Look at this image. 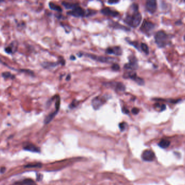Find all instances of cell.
<instances>
[{
	"label": "cell",
	"instance_id": "5",
	"mask_svg": "<svg viewBox=\"0 0 185 185\" xmlns=\"http://www.w3.org/2000/svg\"><path fill=\"white\" fill-rule=\"evenodd\" d=\"M155 28V25L152 22L144 20L141 26L140 27V31L146 35H149L153 31Z\"/></svg>",
	"mask_w": 185,
	"mask_h": 185
},
{
	"label": "cell",
	"instance_id": "29",
	"mask_svg": "<svg viewBox=\"0 0 185 185\" xmlns=\"http://www.w3.org/2000/svg\"><path fill=\"white\" fill-rule=\"evenodd\" d=\"M122 111L125 114H128L129 113L128 109L127 108H123V109H122Z\"/></svg>",
	"mask_w": 185,
	"mask_h": 185
},
{
	"label": "cell",
	"instance_id": "18",
	"mask_svg": "<svg viewBox=\"0 0 185 185\" xmlns=\"http://www.w3.org/2000/svg\"><path fill=\"white\" fill-rule=\"evenodd\" d=\"M49 7H50V9L51 10H55V11H56L58 12H61L62 11L61 7L60 6L56 4L55 3H54L53 2H50L49 3Z\"/></svg>",
	"mask_w": 185,
	"mask_h": 185
},
{
	"label": "cell",
	"instance_id": "22",
	"mask_svg": "<svg viewBox=\"0 0 185 185\" xmlns=\"http://www.w3.org/2000/svg\"><path fill=\"white\" fill-rule=\"evenodd\" d=\"M2 77L4 78H10V79H14L15 78V76L11 74L10 72H4L2 74Z\"/></svg>",
	"mask_w": 185,
	"mask_h": 185
},
{
	"label": "cell",
	"instance_id": "3",
	"mask_svg": "<svg viewBox=\"0 0 185 185\" xmlns=\"http://www.w3.org/2000/svg\"><path fill=\"white\" fill-rule=\"evenodd\" d=\"M67 14L75 17H87V12L81 8L79 5L67 12Z\"/></svg>",
	"mask_w": 185,
	"mask_h": 185
},
{
	"label": "cell",
	"instance_id": "20",
	"mask_svg": "<svg viewBox=\"0 0 185 185\" xmlns=\"http://www.w3.org/2000/svg\"><path fill=\"white\" fill-rule=\"evenodd\" d=\"M170 143L171 142L168 140L164 139V140H161L160 142L159 143V146H160L161 148H166L169 146Z\"/></svg>",
	"mask_w": 185,
	"mask_h": 185
},
{
	"label": "cell",
	"instance_id": "15",
	"mask_svg": "<svg viewBox=\"0 0 185 185\" xmlns=\"http://www.w3.org/2000/svg\"><path fill=\"white\" fill-rule=\"evenodd\" d=\"M111 84L114 86L115 91H116L117 92H123L125 91L126 87L125 85L121 82H114V83H111Z\"/></svg>",
	"mask_w": 185,
	"mask_h": 185
},
{
	"label": "cell",
	"instance_id": "17",
	"mask_svg": "<svg viewBox=\"0 0 185 185\" xmlns=\"http://www.w3.org/2000/svg\"><path fill=\"white\" fill-rule=\"evenodd\" d=\"M58 111H55L50 113L49 115L47 116L45 118V121H44V123H45V124H48V123H50L51 120L53 119L54 117L55 116V115H56V114L58 113Z\"/></svg>",
	"mask_w": 185,
	"mask_h": 185
},
{
	"label": "cell",
	"instance_id": "24",
	"mask_svg": "<svg viewBox=\"0 0 185 185\" xmlns=\"http://www.w3.org/2000/svg\"><path fill=\"white\" fill-rule=\"evenodd\" d=\"M140 48H141L142 51L145 52L146 54H149V48H148V45H147L146 44L144 43H141Z\"/></svg>",
	"mask_w": 185,
	"mask_h": 185
},
{
	"label": "cell",
	"instance_id": "13",
	"mask_svg": "<svg viewBox=\"0 0 185 185\" xmlns=\"http://www.w3.org/2000/svg\"><path fill=\"white\" fill-rule=\"evenodd\" d=\"M23 149L32 152L39 153L40 152V149L37 146H35L34 144L31 143H27L23 147Z\"/></svg>",
	"mask_w": 185,
	"mask_h": 185
},
{
	"label": "cell",
	"instance_id": "31",
	"mask_svg": "<svg viewBox=\"0 0 185 185\" xmlns=\"http://www.w3.org/2000/svg\"><path fill=\"white\" fill-rule=\"evenodd\" d=\"M70 59H71V60H75V57L73 56H70Z\"/></svg>",
	"mask_w": 185,
	"mask_h": 185
},
{
	"label": "cell",
	"instance_id": "1",
	"mask_svg": "<svg viewBox=\"0 0 185 185\" xmlns=\"http://www.w3.org/2000/svg\"><path fill=\"white\" fill-rule=\"evenodd\" d=\"M142 20V16L139 12V7L138 4L134 3L132 4L129 11L127 13L124 22L128 26L132 28L138 27Z\"/></svg>",
	"mask_w": 185,
	"mask_h": 185
},
{
	"label": "cell",
	"instance_id": "30",
	"mask_svg": "<svg viewBox=\"0 0 185 185\" xmlns=\"http://www.w3.org/2000/svg\"><path fill=\"white\" fill-rule=\"evenodd\" d=\"M165 109H166V105H163L162 106H161V111H164Z\"/></svg>",
	"mask_w": 185,
	"mask_h": 185
},
{
	"label": "cell",
	"instance_id": "27",
	"mask_svg": "<svg viewBox=\"0 0 185 185\" xmlns=\"http://www.w3.org/2000/svg\"><path fill=\"white\" fill-rule=\"evenodd\" d=\"M120 0H108V3L109 4H117Z\"/></svg>",
	"mask_w": 185,
	"mask_h": 185
},
{
	"label": "cell",
	"instance_id": "11",
	"mask_svg": "<svg viewBox=\"0 0 185 185\" xmlns=\"http://www.w3.org/2000/svg\"><path fill=\"white\" fill-rule=\"evenodd\" d=\"M101 12L104 15L111 17H116L120 14L119 12H118L116 10H113L112 9L108 7L102 9L101 10Z\"/></svg>",
	"mask_w": 185,
	"mask_h": 185
},
{
	"label": "cell",
	"instance_id": "33",
	"mask_svg": "<svg viewBox=\"0 0 185 185\" xmlns=\"http://www.w3.org/2000/svg\"><path fill=\"white\" fill-rule=\"evenodd\" d=\"M184 40L185 41V35L184 36Z\"/></svg>",
	"mask_w": 185,
	"mask_h": 185
},
{
	"label": "cell",
	"instance_id": "26",
	"mask_svg": "<svg viewBox=\"0 0 185 185\" xmlns=\"http://www.w3.org/2000/svg\"><path fill=\"white\" fill-rule=\"evenodd\" d=\"M111 69L114 71H118V70H120V66L118 64H114L112 67H111Z\"/></svg>",
	"mask_w": 185,
	"mask_h": 185
},
{
	"label": "cell",
	"instance_id": "21",
	"mask_svg": "<svg viewBox=\"0 0 185 185\" xmlns=\"http://www.w3.org/2000/svg\"><path fill=\"white\" fill-rule=\"evenodd\" d=\"M19 185H36L35 182L31 179H26L22 181Z\"/></svg>",
	"mask_w": 185,
	"mask_h": 185
},
{
	"label": "cell",
	"instance_id": "12",
	"mask_svg": "<svg viewBox=\"0 0 185 185\" xmlns=\"http://www.w3.org/2000/svg\"><path fill=\"white\" fill-rule=\"evenodd\" d=\"M106 52L108 54H114L115 55L119 56L121 55L122 53V50L120 47L115 46L113 47L107 48Z\"/></svg>",
	"mask_w": 185,
	"mask_h": 185
},
{
	"label": "cell",
	"instance_id": "4",
	"mask_svg": "<svg viewBox=\"0 0 185 185\" xmlns=\"http://www.w3.org/2000/svg\"><path fill=\"white\" fill-rule=\"evenodd\" d=\"M123 78H130L133 80L135 81L138 84L143 85L145 83L144 80L137 76V74L134 70L127 71L123 75Z\"/></svg>",
	"mask_w": 185,
	"mask_h": 185
},
{
	"label": "cell",
	"instance_id": "32",
	"mask_svg": "<svg viewBox=\"0 0 185 185\" xmlns=\"http://www.w3.org/2000/svg\"><path fill=\"white\" fill-rule=\"evenodd\" d=\"M4 0H0V3H1V2H3Z\"/></svg>",
	"mask_w": 185,
	"mask_h": 185
},
{
	"label": "cell",
	"instance_id": "7",
	"mask_svg": "<svg viewBox=\"0 0 185 185\" xmlns=\"http://www.w3.org/2000/svg\"><path fill=\"white\" fill-rule=\"evenodd\" d=\"M129 63L126 64L124 68L127 70H135L138 68V62L134 56H130L129 58Z\"/></svg>",
	"mask_w": 185,
	"mask_h": 185
},
{
	"label": "cell",
	"instance_id": "2",
	"mask_svg": "<svg viewBox=\"0 0 185 185\" xmlns=\"http://www.w3.org/2000/svg\"><path fill=\"white\" fill-rule=\"evenodd\" d=\"M155 40L159 47H164L167 44L168 36L164 31H159L155 35Z\"/></svg>",
	"mask_w": 185,
	"mask_h": 185
},
{
	"label": "cell",
	"instance_id": "19",
	"mask_svg": "<svg viewBox=\"0 0 185 185\" xmlns=\"http://www.w3.org/2000/svg\"><path fill=\"white\" fill-rule=\"evenodd\" d=\"M110 26L111 27H113L114 28H116V29H122L123 31H130V29L129 28H128L127 27H124L122 25H120L119 23H117L114 22H113L111 24H110Z\"/></svg>",
	"mask_w": 185,
	"mask_h": 185
},
{
	"label": "cell",
	"instance_id": "10",
	"mask_svg": "<svg viewBox=\"0 0 185 185\" xmlns=\"http://www.w3.org/2000/svg\"><path fill=\"white\" fill-rule=\"evenodd\" d=\"M142 159L146 161H152L155 159V154L152 150H145L142 154Z\"/></svg>",
	"mask_w": 185,
	"mask_h": 185
},
{
	"label": "cell",
	"instance_id": "28",
	"mask_svg": "<svg viewBox=\"0 0 185 185\" xmlns=\"http://www.w3.org/2000/svg\"><path fill=\"white\" fill-rule=\"evenodd\" d=\"M139 111H140V110L137 108H133L132 111V113H133L134 114H137L139 113Z\"/></svg>",
	"mask_w": 185,
	"mask_h": 185
},
{
	"label": "cell",
	"instance_id": "25",
	"mask_svg": "<svg viewBox=\"0 0 185 185\" xmlns=\"http://www.w3.org/2000/svg\"><path fill=\"white\" fill-rule=\"evenodd\" d=\"M127 126V123H126V122H121V123H120L119 127L121 130V131H123L124 130H125Z\"/></svg>",
	"mask_w": 185,
	"mask_h": 185
},
{
	"label": "cell",
	"instance_id": "23",
	"mask_svg": "<svg viewBox=\"0 0 185 185\" xmlns=\"http://www.w3.org/2000/svg\"><path fill=\"white\" fill-rule=\"evenodd\" d=\"M42 66L43 68H53V67L56 66V64H55V63H51V62H44V63L42 64Z\"/></svg>",
	"mask_w": 185,
	"mask_h": 185
},
{
	"label": "cell",
	"instance_id": "16",
	"mask_svg": "<svg viewBox=\"0 0 185 185\" xmlns=\"http://www.w3.org/2000/svg\"><path fill=\"white\" fill-rule=\"evenodd\" d=\"M62 4L64 6L66 9H72L74 8L75 7L78 6L79 4L78 3H74V2H68L67 1H64L62 2Z\"/></svg>",
	"mask_w": 185,
	"mask_h": 185
},
{
	"label": "cell",
	"instance_id": "9",
	"mask_svg": "<svg viewBox=\"0 0 185 185\" xmlns=\"http://www.w3.org/2000/svg\"><path fill=\"white\" fill-rule=\"evenodd\" d=\"M146 8L150 14H154L157 9L156 0H147Z\"/></svg>",
	"mask_w": 185,
	"mask_h": 185
},
{
	"label": "cell",
	"instance_id": "6",
	"mask_svg": "<svg viewBox=\"0 0 185 185\" xmlns=\"http://www.w3.org/2000/svg\"><path fill=\"white\" fill-rule=\"evenodd\" d=\"M88 58H91L93 60H95L97 61L101 62L103 63H111L114 62L115 60L113 58H107L104 56H98L94 55L92 54H86Z\"/></svg>",
	"mask_w": 185,
	"mask_h": 185
},
{
	"label": "cell",
	"instance_id": "14",
	"mask_svg": "<svg viewBox=\"0 0 185 185\" xmlns=\"http://www.w3.org/2000/svg\"><path fill=\"white\" fill-rule=\"evenodd\" d=\"M17 50V43L15 42H13L10 44V45L5 48L4 50L7 54L14 53Z\"/></svg>",
	"mask_w": 185,
	"mask_h": 185
},
{
	"label": "cell",
	"instance_id": "8",
	"mask_svg": "<svg viewBox=\"0 0 185 185\" xmlns=\"http://www.w3.org/2000/svg\"><path fill=\"white\" fill-rule=\"evenodd\" d=\"M106 102V97H95L92 100L93 107L94 109L97 110L100 109L102 105Z\"/></svg>",
	"mask_w": 185,
	"mask_h": 185
}]
</instances>
